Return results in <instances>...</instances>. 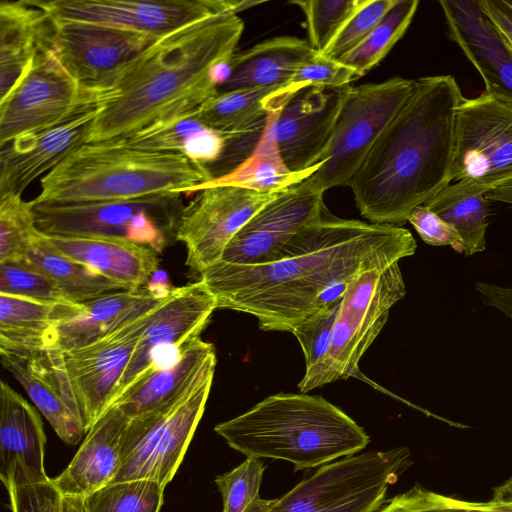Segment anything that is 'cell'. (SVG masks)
Returning a JSON list of instances; mask_svg holds the SVG:
<instances>
[{
  "label": "cell",
  "mask_w": 512,
  "mask_h": 512,
  "mask_svg": "<svg viewBox=\"0 0 512 512\" xmlns=\"http://www.w3.org/2000/svg\"><path fill=\"white\" fill-rule=\"evenodd\" d=\"M405 294L399 262L356 275L343 293L329 350L305 371L298 384L300 393L349 377L364 379L359 361L382 331L391 307Z\"/></svg>",
  "instance_id": "6"
},
{
  "label": "cell",
  "mask_w": 512,
  "mask_h": 512,
  "mask_svg": "<svg viewBox=\"0 0 512 512\" xmlns=\"http://www.w3.org/2000/svg\"><path fill=\"white\" fill-rule=\"evenodd\" d=\"M215 367L178 400L128 421L112 483L145 479L165 487L173 479L204 413Z\"/></svg>",
  "instance_id": "9"
},
{
  "label": "cell",
  "mask_w": 512,
  "mask_h": 512,
  "mask_svg": "<svg viewBox=\"0 0 512 512\" xmlns=\"http://www.w3.org/2000/svg\"><path fill=\"white\" fill-rule=\"evenodd\" d=\"M53 23V50L81 88L87 90L109 87L160 38L90 23Z\"/></svg>",
  "instance_id": "16"
},
{
  "label": "cell",
  "mask_w": 512,
  "mask_h": 512,
  "mask_svg": "<svg viewBox=\"0 0 512 512\" xmlns=\"http://www.w3.org/2000/svg\"><path fill=\"white\" fill-rule=\"evenodd\" d=\"M414 79L393 77L348 86L321 167L307 178L315 189L349 186L383 130L410 96Z\"/></svg>",
  "instance_id": "11"
},
{
  "label": "cell",
  "mask_w": 512,
  "mask_h": 512,
  "mask_svg": "<svg viewBox=\"0 0 512 512\" xmlns=\"http://www.w3.org/2000/svg\"><path fill=\"white\" fill-rule=\"evenodd\" d=\"M46 435L38 411L0 382V476L4 486L45 482Z\"/></svg>",
  "instance_id": "24"
},
{
  "label": "cell",
  "mask_w": 512,
  "mask_h": 512,
  "mask_svg": "<svg viewBox=\"0 0 512 512\" xmlns=\"http://www.w3.org/2000/svg\"><path fill=\"white\" fill-rule=\"evenodd\" d=\"M280 192L262 193L234 185L199 187L176 229V240L186 247L190 271L200 275L220 262L234 236Z\"/></svg>",
  "instance_id": "13"
},
{
  "label": "cell",
  "mask_w": 512,
  "mask_h": 512,
  "mask_svg": "<svg viewBox=\"0 0 512 512\" xmlns=\"http://www.w3.org/2000/svg\"><path fill=\"white\" fill-rule=\"evenodd\" d=\"M341 300L328 303L291 330L303 351L305 371L315 367L328 352Z\"/></svg>",
  "instance_id": "43"
},
{
  "label": "cell",
  "mask_w": 512,
  "mask_h": 512,
  "mask_svg": "<svg viewBox=\"0 0 512 512\" xmlns=\"http://www.w3.org/2000/svg\"><path fill=\"white\" fill-rule=\"evenodd\" d=\"M5 488L11 512H64V496L52 478L45 482Z\"/></svg>",
  "instance_id": "46"
},
{
  "label": "cell",
  "mask_w": 512,
  "mask_h": 512,
  "mask_svg": "<svg viewBox=\"0 0 512 512\" xmlns=\"http://www.w3.org/2000/svg\"><path fill=\"white\" fill-rule=\"evenodd\" d=\"M172 290L168 285L144 286L65 305L56 323L54 347L67 351L96 342L154 310Z\"/></svg>",
  "instance_id": "22"
},
{
  "label": "cell",
  "mask_w": 512,
  "mask_h": 512,
  "mask_svg": "<svg viewBox=\"0 0 512 512\" xmlns=\"http://www.w3.org/2000/svg\"><path fill=\"white\" fill-rule=\"evenodd\" d=\"M0 358L59 438L68 445H76L85 429L62 352L56 347L29 352L0 351Z\"/></svg>",
  "instance_id": "21"
},
{
  "label": "cell",
  "mask_w": 512,
  "mask_h": 512,
  "mask_svg": "<svg viewBox=\"0 0 512 512\" xmlns=\"http://www.w3.org/2000/svg\"><path fill=\"white\" fill-rule=\"evenodd\" d=\"M486 506H487V501L483 502L480 507H478L477 509L473 510L472 512H484V510L486 509Z\"/></svg>",
  "instance_id": "53"
},
{
  "label": "cell",
  "mask_w": 512,
  "mask_h": 512,
  "mask_svg": "<svg viewBox=\"0 0 512 512\" xmlns=\"http://www.w3.org/2000/svg\"><path fill=\"white\" fill-rule=\"evenodd\" d=\"M413 461L408 447L368 451L320 466L262 512H377Z\"/></svg>",
  "instance_id": "8"
},
{
  "label": "cell",
  "mask_w": 512,
  "mask_h": 512,
  "mask_svg": "<svg viewBox=\"0 0 512 512\" xmlns=\"http://www.w3.org/2000/svg\"><path fill=\"white\" fill-rule=\"evenodd\" d=\"M63 306L0 294V351L29 352L54 347L56 323Z\"/></svg>",
  "instance_id": "32"
},
{
  "label": "cell",
  "mask_w": 512,
  "mask_h": 512,
  "mask_svg": "<svg viewBox=\"0 0 512 512\" xmlns=\"http://www.w3.org/2000/svg\"><path fill=\"white\" fill-rule=\"evenodd\" d=\"M396 0H363L320 55L340 60L357 47L383 19Z\"/></svg>",
  "instance_id": "42"
},
{
  "label": "cell",
  "mask_w": 512,
  "mask_h": 512,
  "mask_svg": "<svg viewBox=\"0 0 512 512\" xmlns=\"http://www.w3.org/2000/svg\"><path fill=\"white\" fill-rule=\"evenodd\" d=\"M164 488L145 479L110 483L82 499V512H160Z\"/></svg>",
  "instance_id": "37"
},
{
  "label": "cell",
  "mask_w": 512,
  "mask_h": 512,
  "mask_svg": "<svg viewBox=\"0 0 512 512\" xmlns=\"http://www.w3.org/2000/svg\"><path fill=\"white\" fill-rule=\"evenodd\" d=\"M462 99L451 75L415 80L410 96L349 184L364 218L401 227L416 207L451 184L456 112Z\"/></svg>",
  "instance_id": "3"
},
{
  "label": "cell",
  "mask_w": 512,
  "mask_h": 512,
  "mask_svg": "<svg viewBox=\"0 0 512 512\" xmlns=\"http://www.w3.org/2000/svg\"><path fill=\"white\" fill-rule=\"evenodd\" d=\"M316 54L307 40L298 37L278 36L264 40L232 55L231 76L220 87L219 93L286 85Z\"/></svg>",
  "instance_id": "29"
},
{
  "label": "cell",
  "mask_w": 512,
  "mask_h": 512,
  "mask_svg": "<svg viewBox=\"0 0 512 512\" xmlns=\"http://www.w3.org/2000/svg\"><path fill=\"white\" fill-rule=\"evenodd\" d=\"M475 289L483 303L497 309L512 321V288L478 281Z\"/></svg>",
  "instance_id": "49"
},
{
  "label": "cell",
  "mask_w": 512,
  "mask_h": 512,
  "mask_svg": "<svg viewBox=\"0 0 512 512\" xmlns=\"http://www.w3.org/2000/svg\"><path fill=\"white\" fill-rule=\"evenodd\" d=\"M451 182L443 190L473 196L512 183V104L487 92L461 100Z\"/></svg>",
  "instance_id": "10"
},
{
  "label": "cell",
  "mask_w": 512,
  "mask_h": 512,
  "mask_svg": "<svg viewBox=\"0 0 512 512\" xmlns=\"http://www.w3.org/2000/svg\"><path fill=\"white\" fill-rule=\"evenodd\" d=\"M347 87H306L293 93L283 86L277 91L273 133L282 159L291 171L303 172L321 162Z\"/></svg>",
  "instance_id": "17"
},
{
  "label": "cell",
  "mask_w": 512,
  "mask_h": 512,
  "mask_svg": "<svg viewBox=\"0 0 512 512\" xmlns=\"http://www.w3.org/2000/svg\"><path fill=\"white\" fill-rule=\"evenodd\" d=\"M487 200L512 204V183L498 187L485 194Z\"/></svg>",
  "instance_id": "51"
},
{
  "label": "cell",
  "mask_w": 512,
  "mask_h": 512,
  "mask_svg": "<svg viewBox=\"0 0 512 512\" xmlns=\"http://www.w3.org/2000/svg\"><path fill=\"white\" fill-rule=\"evenodd\" d=\"M128 421L118 408L111 407L92 425L69 465L52 478L64 497L83 499L113 482L120 469Z\"/></svg>",
  "instance_id": "25"
},
{
  "label": "cell",
  "mask_w": 512,
  "mask_h": 512,
  "mask_svg": "<svg viewBox=\"0 0 512 512\" xmlns=\"http://www.w3.org/2000/svg\"><path fill=\"white\" fill-rule=\"evenodd\" d=\"M23 261L49 276L74 304L127 290L89 266L61 254L39 230Z\"/></svg>",
  "instance_id": "34"
},
{
  "label": "cell",
  "mask_w": 512,
  "mask_h": 512,
  "mask_svg": "<svg viewBox=\"0 0 512 512\" xmlns=\"http://www.w3.org/2000/svg\"><path fill=\"white\" fill-rule=\"evenodd\" d=\"M215 309L214 297L200 280L173 288L153 311L120 381L115 401L150 370L174 364L183 349L200 337Z\"/></svg>",
  "instance_id": "14"
},
{
  "label": "cell",
  "mask_w": 512,
  "mask_h": 512,
  "mask_svg": "<svg viewBox=\"0 0 512 512\" xmlns=\"http://www.w3.org/2000/svg\"><path fill=\"white\" fill-rule=\"evenodd\" d=\"M479 3L512 51V1L479 0Z\"/></svg>",
  "instance_id": "48"
},
{
  "label": "cell",
  "mask_w": 512,
  "mask_h": 512,
  "mask_svg": "<svg viewBox=\"0 0 512 512\" xmlns=\"http://www.w3.org/2000/svg\"><path fill=\"white\" fill-rule=\"evenodd\" d=\"M80 104L61 121L22 135L1 147L0 195L22 192L74 150L88 143L99 110L96 91L86 90Z\"/></svg>",
  "instance_id": "18"
},
{
  "label": "cell",
  "mask_w": 512,
  "mask_h": 512,
  "mask_svg": "<svg viewBox=\"0 0 512 512\" xmlns=\"http://www.w3.org/2000/svg\"><path fill=\"white\" fill-rule=\"evenodd\" d=\"M0 294L50 304H74L61 293L49 276L25 261L0 263Z\"/></svg>",
  "instance_id": "41"
},
{
  "label": "cell",
  "mask_w": 512,
  "mask_h": 512,
  "mask_svg": "<svg viewBox=\"0 0 512 512\" xmlns=\"http://www.w3.org/2000/svg\"><path fill=\"white\" fill-rule=\"evenodd\" d=\"M82 499L64 497V512H82Z\"/></svg>",
  "instance_id": "52"
},
{
  "label": "cell",
  "mask_w": 512,
  "mask_h": 512,
  "mask_svg": "<svg viewBox=\"0 0 512 512\" xmlns=\"http://www.w3.org/2000/svg\"><path fill=\"white\" fill-rule=\"evenodd\" d=\"M278 90L269 97L264 129L248 157L229 173L195 187L193 193L204 185H234L262 193H275L306 180L321 167L323 162L306 171L293 172L283 161L272 126Z\"/></svg>",
  "instance_id": "31"
},
{
  "label": "cell",
  "mask_w": 512,
  "mask_h": 512,
  "mask_svg": "<svg viewBox=\"0 0 512 512\" xmlns=\"http://www.w3.org/2000/svg\"><path fill=\"white\" fill-rule=\"evenodd\" d=\"M154 310L96 342L61 351L85 433L113 405L120 381Z\"/></svg>",
  "instance_id": "19"
},
{
  "label": "cell",
  "mask_w": 512,
  "mask_h": 512,
  "mask_svg": "<svg viewBox=\"0 0 512 512\" xmlns=\"http://www.w3.org/2000/svg\"><path fill=\"white\" fill-rule=\"evenodd\" d=\"M408 221L426 244L432 246L449 245L456 252L463 253L462 239L455 228L428 207L424 205L416 207Z\"/></svg>",
  "instance_id": "47"
},
{
  "label": "cell",
  "mask_w": 512,
  "mask_h": 512,
  "mask_svg": "<svg viewBox=\"0 0 512 512\" xmlns=\"http://www.w3.org/2000/svg\"><path fill=\"white\" fill-rule=\"evenodd\" d=\"M324 193L307 180L281 191L234 236L221 261L237 265L274 262L285 244L327 210Z\"/></svg>",
  "instance_id": "20"
},
{
  "label": "cell",
  "mask_w": 512,
  "mask_h": 512,
  "mask_svg": "<svg viewBox=\"0 0 512 512\" xmlns=\"http://www.w3.org/2000/svg\"><path fill=\"white\" fill-rule=\"evenodd\" d=\"M44 236L64 256L89 266L127 290L146 286L159 267L160 254L146 245L117 238Z\"/></svg>",
  "instance_id": "26"
},
{
  "label": "cell",
  "mask_w": 512,
  "mask_h": 512,
  "mask_svg": "<svg viewBox=\"0 0 512 512\" xmlns=\"http://www.w3.org/2000/svg\"><path fill=\"white\" fill-rule=\"evenodd\" d=\"M484 512H512V477L493 488Z\"/></svg>",
  "instance_id": "50"
},
{
  "label": "cell",
  "mask_w": 512,
  "mask_h": 512,
  "mask_svg": "<svg viewBox=\"0 0 512 512\" xmlns=\"http://www.w3.org/2000/svg\"><path fill=\"white\" fill-rule=\"evenodd\" d=\"M184 207L182 194L166 192L127 200L34 204V213L36 227L45 235L117 238L161 254L176 241Z\"/></svg>",
  "instance_id": "7"
},
{
  "label": "cell",
  "mask_w": 512,
  "mask_h": 512,
  "mask_svg": "<svg viewBox=\"0 0 512 512\" xmlns=\"http://www.w3.org/2000/svg\"><path fill=\"white\" fill-rule=\"evenodd\" d=\"M244 30L235 13L206 18L156 40L107 88L88 143L124 138L151 125L198 111L232 73Z\"/></svg>",
  "instance_id": "2"
},
{
  "label": "cell",
  "mask_w": 512,
  "mask_h": 512,
  "mask_svg": "<svg viewBox=\"0 0 512 512\" xmlns=\"http://www.w3.org/2000/svg\"><path fill=\"white\" fill-rule=\"evenodd\" d=\"M213 179L207 166L177 153L135 149L114 142L86 143L41 179L34 204H75L192 194Z\"/></svg>",
  "instance_id": "5"
},
{
  "label": "cell",
  "mask_w": 512,
  "mask_h": 512,
  "mask_svg": "<svg viewBox=\"0 0 512 512\" xmlns=\"http://www.w3.org/2000/svg\"><path fill=\"white\" fill-rule=\"evenodd\" d=\"M265 468L261 458L247 457L233 470L215 478L223 512H253L262 500L259 491Z\"/></svg>",
  "instance_id": "40"
},
{
  "label": "cell",
  "mask_w": 512,
  "mask_h": 512,
  "mask_svg": "<svg viewBox=\"0 0 512 512\" xmlns=\"http://www.w3.org/2000/svg\"><path fill=\"white\" fill-rule=\"evenodd\" d=\"M84 91L58 59L43 47L5 98L0 100V145L49 127L80 104Z\"/></svg>",
  "instance_id": "15"
},
{
  "label": "cell",
  "mask_w": 512,
  "mask_h": 512,
  "mask_svg": "<svg viewBox=\"0 0 512 512\" xmlns=\"http://www.w3.org/2000/svg\"><path fill=\"white\" fill-rule=\"evenodd\" d=\"M411 232L393 225L340 219L327 210L304 226L274 262L237 265L220 261L200 274L217 309L254 316L264 331L291 330L339 298L360 272L411 256Z\"/></svg>",
  "instance_id": "1"
},
{
  "label": "cell",
  "mask_w": 512,
  "mask_h": 512,
  "mask_svg": "<svg viewBox=\"0 0 512 512\" xmlns=\"http://www.w3.org/2000/svg\"><path fill=\"white\" fill-rule=\"evenodd\" d=\"M482 503L443 495L416 484L394 496L377 512H472Z\"/></svg>",
  "instance_id": "44"
},
{
  "label": "cell",
  "mask_w": 512,
  "mask_h": 512,
  "mask_svg": "<svg viewBox=\"0 0 512 512\" xmlns=\"http://www.w3.org/2000/svg\"><path fill=\"white\" fill-rule=\"evenodd\" d=\"M110 142L140 150L182 154L209 167L221 158L227 138L202 123L195 111Z\"/></svg>",
  "instance_id": "30"
},
{
  "label": "cell",
  "mask_w": 512,
  "mask_h": 512,
  "mask_svg": "<svg viewBox=\"0 0 512 512\" xmlns=\"http://www.w3.org/2000/svg\"><path fill=\"white\" fill-rule=\"evenodd\" d=\"M37 233L33 201L0 195V263L25 260Z\"/></svg>",
  "instance_id": "38"
},
{
  "label": "cell",
  "mask_w": 512,
  "mask_h": 512,
  "mask_svg": "<svg viewBox=\"0 0 512 512\" xmlns=\"http://www.w3.org/2000/svg\"><path fill=\"white\" fill-rule=\"evenodd\" d=\"M418 5V0H396L369 35L339 61L353 68L358 77L367 74L405 34Z\"/></svg>",
  "instance_id": "35"
},
{
  "label": "cell",
  "mask_w": 512,
  "mask_h": 512,
  "mask_svg": "<svg viewBox=\"0 0 512 512\" xmlns=\"http://www.w3.org/2000/svg\"><path fill=\"white\" fill-rule=\"evenodd\" d=\"M54 23L37 0L0 4V100L25 74L37 53L52 45Z\"/></svg>",
  "instance_id": "28"
},
{
  "label": "cell",
  "mask_w": 512,
  "mask_h": 512,
  "mask_svg": "<svg viewBox=\"0 0 512 512\" xmlns=\"http://www.w3.org/2000/svg\"><path fill=\"white\" fill-rule=\"evenodd\" d=\"M38 4L54 22L107 26L162 37L213 16L259 5L249 0H48Z\"/></svg>",
  "instance_id": "12"
},
{
  "label": "cell",
  "mask_w": 512,
  "mask_h": 512,
  "mask_svg": "<svg viewBox=\"0 0 512 512\" xmlns=\"http://www.w3.org/2000/svg\"><path fill=\"white\" fill-rule=\"evenodd\" d=\"M214 364L213 344L199 337L183 349L174 364L141 376L111 407L118 408L129 420L158 410L181 398Z\"/></svg>",
  "instance_id": "27"
},
{
  "label": "cell",
  "mask_w": 512,
  "mask_h": 512,
  "mask_svg": "<svg viewBox=\"0 0 512 512\" xmlns=\"http://www.w3.org/2000/svg\"><path fill=\"white\" fill-rule=\"evenodd\" d=\"M424 206L455 228L462 239L466 256L485 250L489 215L485 195H454L442 190Z\"/></svg>",
  "instance_id": "36"
},
{
  "label": "cell",
  "mask_w": 512,
  "mask_h": 512,
  "mask_svg": "<svg viewBox=\"0 0 512 512\" xmlns=\"http://www.w3.org/2000/svg\"><path fill=\"white\" fill-rule=\"evenodd\" d=\"M282 86L218 93L199 108L198 117L207 127L227 139L261 135L269 112V97Z\"/></svg>",
  "instance_id": "33"
},
{
  "label": "cell",
  "mask_w": 512,
  "mask_h": 512,
  "mask_svg": "<svg viewBox=\"0 0 512 512\" xmlns=\"http://www.w3.org/2000/svg\"><path fill=\"white\" fill-rule=\"evenodd\" d=\"M363 0H294L305 16L308 43L320 54Z\"/></svg>",
  "instance_id": "39"
},
{
  "label": "cell",
  "mask_w": 512,
  "mask_h": 512,
  "mask_svg": "<svg viewBox=\"0 0 512 512\" xmlns=\"http://www.w3.org/2000/svg\"><path fill=\"white\" fill-rule=\"evenodd\" d=\"M214 431L247 457L285 460L294 471L355 455L370 442L351 417L321 396L279 393Z\"/></svg>",
  "instance_id": "4"
},
{
  "label": "cell",
  "mask_w": 512,
  "mask_h": 512,
  "mask_svg": "<svg viewBox=\"0 0 512 512\" xmlns=\"http://www.w3.org/2000/svg\"><path fill=\"white\" fill-rule=\"evenodd\" d=\"M448 35L482 77L485 92L512 104V51L479 0H440Z\"/></svg>",
  "instance_id": "23"
},
{
  "label": "cell",
  "mask_w": 512,
  "mask_h": 512,
  "mask_svg": "<svg viewBox=\"0 0 512 512\" xmlns=\"http://www.w3.org/2000/svg\"><path fill=\"white\" fill-rule=\"evenodd\" d=\"M359 78L356 71L338 60L316 54L303 64L288 84L299 90L306 87L340 88Z\"/></svg>",
  "instance_id": "45"
}]
</instances>
